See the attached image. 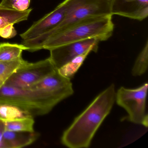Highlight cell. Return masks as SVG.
Segmentation results:
<instances>
[{
  "instance_id": "6da1fadb",
  "label": "cell",
  "mask_w": 148,
  "mask_h": 148,
  "mask_svg": "<svg viewBox=\"0 0 148 148\" xmlns=\"http://www.w3.org/2000/svg\"><path fill=\"white\" fill-rule=\"evenodd\" d=\"M115 86L111 85L99 94L64 131L61 143L70 148H87L98 129L110 114L115 101Z\"/></svg>"
},
{
  "instance_id": "7a4b0ae2",
  "label": "cell",
  "mask_w": 148,
  "mask_h": 148,
  "mask_svg": "<svg viewBox=\"0 0 148 148\" xmlns=\"http://www.w3.org/2000/svg\"><path fill=\"white\" fill-rule=\"evenodd\" d=\"M112 15L111 0H71L64 20L55 28L35 38L23 40L27 51L41 50L43 45L53 35L83 20L92 17Z\"/></svg>"
},
{
  "instance_id": "3957f363",
  "label": "cell",
  "mask_w": 148,
  "mask_h": 148,
  "mask_svg": "<svg viewBox=\"0 0 148 148\" xmlns=\"http://www.w3.org/2000/svg\"><path fill=\"white\" fill-rule=\"evenodd\" d=\"M112 15L92 17L79 21L50 37L42 49L50 50L65 44L96 38L100 41L110 38L114 25Z\"/></svg>"
},
{
  "instance_id": "277c9868",
  "label": "cell",
  "mask_w": 148,
  "mask_h": 148,
  "mask_svg": "<svg viewBox=\"0 0 148 148\" xmlns=\"http://www.w3.org/2000/svg\"><path fill=\"white\" fill-rule=\"evenodd\" d=\"M58 103V100L37 90L6 84L0 90V103L16 106L33 116L47 114Z\"/></svg>"
},
{
  "instance_id": "5b68a950",
  "label": "cell",
  "mask_w": 148,
  "mask_h": 148,
  "mask_svg": "<svg viewBox=\"0 0 148 148\" xmlns=\"http://www.w3.org/2000/svg\"><path fill=\"white\" fill-rule=\"evenodd\" d=\"M148 86L146 83L136 89L121 87L115 97L117 104L128 113V120L146 128L148 126V114L145 111Z\"/></svg>"
},
{
  "instance_id": "8992f818",
  "label": "cell",
  "mask_w": 148,
  "mask_h": 148,
  "mask_svg": "<svg viewBox=\"0 0 148 148\" xmlns=\"http://www.w3.org/2000/svg\"><path fill=\"white\" fill-rule=\"evenodd\" d=\"M57 70L49 58L36 63H28L14 72L5 84L29 89Z\"/></svg>"
},
{
  "instance_id": "52a82bcc",
  "label": "cell",
  "mask_w": 148,
  "mask_h": 148,
  "mask_svg": "<svg viewBox=\"0 0 148 148\" xmlns=\"http://www.w3.org/2000/svg\"><path fill=\"white\" fill-rule=\"evenodd\" d=\"M101 42L96 38L65 44L49 50V58L56 69H58L79 55L89 50L97 52Z\"/></svg>"
},
{
  "instance_id": "ba28073f",
  "label": "cell",
  "mask_w": 148,
  "mask_h": 148,
  "mask_svg": "<svg viewBox=\"0 0 148 148\" xmlns=\"http://www.w3.org/2000/svg\"><path fill=\"white\" fill-rule=\"evenodd\" d=\"M29 89L41 92L59 103L74 93L71 79L60 75L58 70Z\"/></svg>"
},
{
  "instance_id": "9c48e42d",
  "label": "cell",
  "mask_w": 148,
  "mask_h": 148,
  "mask_svg": "<svg viewBox=\"0 0 148 148\" xmlns=\"http://www.w3.org/2000/svg\"><path fill=\"white\" fill-rule=\"evenodd\" d=\"M71 0H64L54 10L34 24L20 36L24 40L35 38L58 25L64 18Z\"/></svg>"
},
{
  "instance_id": "30bf717a",
  "label": "cell",
  "mask_w": 148,
  "mask_h": 148,
  "mask_svg": "<svg viewBox=\"0 0 148 148\" xmlns=\"http://www.w3.org/2000/svg\"><path fill=\"white\" fill-rule=\"evenodd\" d=\"M111 14L142 21L148 16V0H111Z\"/></svg>"
},
{
  "instance_id": "8fae6325",
  "label": "cell",
  "mask_w": 148,
  "mask_h": 148,
  "mask_svg": "<svg viewBox=\"0 0 148 148\" xmlns=\"http://www.w3.org/2000/svg\"><path fill=\"white\" fill-rule=\"evenodd\" d=\"M35 131L15 132L6 130L3 135L0 148H21L30 145L38 138Z\"/></svg>"
},
{
  "instance_id": "7c38bea8",
  "label": "cell",
  "mask_w": 148,
  "mask_h": 148,
  "mask_svg": "<svg viewBox=\"0 0 148 148\" xmlns=\"http://www.w3.org/2000/svg\"><path fill=\"white\" fill-rule=\"evenodd\" d=\"M32 9L24 11L6 8L0 6V31L10 25L27 20Z\"/></svg>"
},
{
  "instance_id": "4fadbf2b",
  "label": "cell",
  "mask_w": 148,
  "mask_h": 148,
  "mask_svg": "<svg viewBox=\"0 0 148 148\" xmlns=\"http://www.w3.org/2000/svg\"><path fill=\"white\" fill-rule=\"evenodd\" d=\"M27 50L22 44H0V61L10 62L22 59V52Z\"/></svg>"
},
{
  "instance_id": "5bb4252c",
  "label": "cell",
  "mask_w": 148,
  "mask_h": 148,
  "mask_svg": "<svg viewBox=\"0 0 148 148\" xmlns=\"http://www.w3.org/2000/svg\"><path fill=\"white\" fill-rule=\"evenodd\" d=\"M91 51V50H89L74 58L58 69L59 73L63 77L71 79Z\"/></svg>"
},
{
  "instance_id": "9a60e30c",
  "label": "cell",
  "mask_w": 148,
  "mask_h": 148,
  "mask_svg": "<svg viewBox=\"0 0 148 148\" xmlns=\"http://www.w3.org/2000/svg\"><path fill=\"white\" fill-rule=\"evenodd\" d=\"M28 63L23 59L10 62L0 61V90L14 72Z\"/></svg>"
},
{
  "instance_id": "2e32d148",
  "label": "cell",
  "mask_w": 148,
  "mask_h": 148,
  "mask_svg": "<svg viewBox=\"0 0 148 148\" xmlns=\"http://www.w3.org/2000/svg\"><path fill=\"white\" fill-rule=\"evenodd\" d=\"M31 116H33L28 112L16 106L0 103V118L5 122Z\"/></svg>"
},
{
  "instance_id": "e0dca14e",
  "label": "cell",
  "mask_w": 148,
  "mask_h": 148,
  "mask_svg": "<svg viewBox=\"0 0 148 148\" xmlns=\"http://www.w3.org/2000/svg\"><path fill=\"white\" fill-rule=\"evenodd\" d=\"M6 130L15 132H34L33 117L18 119L12 121H6Z\"/></svg>"
},
{
  "instance_id": "ac0fdd59",
  "label": "cell",
  "mask_w": 148,
  "mask_h": 148,
  "mask_svg": "<svg viewBox=\"0 0 148 148\" xmlns=\"http://www.w3.org/2000/svg\"><path fill=\"white\" fill-rule=\"evenodd\" d=\"M148 40L136 59L132 70L133 76H140L144 74L148 69Z\"/></svg>"
},
{
  "instance_id": "d6986e66",
  "label": "cell",
  "mask_w": 148,
  "mask_h": 148,
  "mask_svg": "<svg viewBox=\"0 0 148 148\" xmlns=\"http://www.w3.org/2000/svg\"><path fill=\"white\" fill-rule=\"evenodd\" d=\"M31 0H2L0 6L6 8L24 11L28 9Z\"/></svg>"
},
{
  "instance_id": "ffe728a7",
  "label": "cell",
  "mask_w": 148,
  "mask_h": 148,
  "mask_svg": "<svg viewBox=\"0 0 148 148\" xmlns=\"http://www.w3.org/2000/svg\"><path fill=\"white\" fill-rule=\"evenodd\" d=\"M17 34V32L14 27V25H10L5 27L0 31V37L5 39L13 38Z\"/></svg>"
},
{
  "instance_id": "44dd1931",
  "label": "cell",
  "mask_w": 148,
  "mask_h": 148,
  "mask_svg": "<svg viewBox=\"0 0 148 148\" xmlns=\"http://www.w3.org/2000/svg\"><path fill=\"white\" fill-rule=\"evenodd\" d=\"M5 131V121L0 118V143L1 142L3 135Z\"/></svg>"
}]
</instances>
